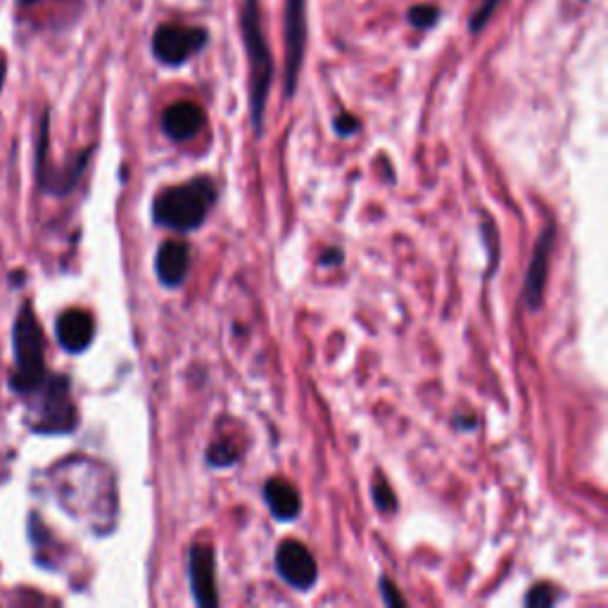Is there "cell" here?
<instances>
[{"mask_svg": "<svg viewBox=\"0 0 608 608\" xmlns=\"http://www.w3.org/2000/svg\"><path fill=\"white\" fill-rule=\"evenodd\" d=\"M219 188L209 176H198L181 186L164 188L152 200V221L176 233L198 231L205 224L212 207L217 205Z\"/></svg>", "mask_w": 608, "mask_h": 608, "instance_id": "1", "label": "cell"}, {"mask_svg": "<svg viewBox=\"0 0 608 608\" xmlns=\"http://www.w3.org/2000/svg\"><path fill=\"white\" fill-rule=\"evenodd\" d=\"M240 34H243L245 53L250 60V114L255 133L262 136L266 100H269L271 81H274V57L262 31L257 0H245L240 8Z\"/></svg>", "mask_w": 608, "mask_h": 608, "instance_id": "2", "label": "cell"}, {"mask_svg": "<svg viewBox=\"0 0 608 608\" xmlns=\"http://www.w3.org/2000/svg\"><path fill=\"white\" fill-rule=\"evenodd\" d=\"M15 369L10 373V388L22 395L41 390L46 383V338L34 314V307L27 302L17 316L15 333Z\"/></svg>", "mask_w": 608, "mask_h": 608, "instance_id": "3", "label": "cell"}, {"mask_svg": "<svg viewBox=\"0 0 608 608\" xmlns=\"http://www.w3.org/2000/svg\"><path fill=\"white\" fill-rule=\"evenodd\" d=\"M43 388V402L38 409V421L34 423L36 433L46 435H67L79 426V416L69 395V378L50 376Z\"/></svg>", "mask_w": 608, "mask_h": 608, "instance_id": "4", "label": "cell"}, {"mask_svg": "<svg viewBox=\"0 0 608 608\" xmlns=\"http://www.w3.org/2000/svg\"><path fill=\"white\" fill-rule=\"evenodd\" d=\"M285 95L293 98L300 81L304 53H307V0H285Z\"/></svg>", "mask_w": 608, "mask_h": 608, "instance_id": "5", "label": "cell"}, {"mask_svg": "<svg viewBox=\"0 0 608 608\" xmlns=\"http://www.w3.org/2000/svg\"><path fill=\"white\" fill-rule=\"evenodd\" d=\"M209 34L200 27H179V24H162L152 36V53L167 67H181L190 57L198 55L207 46Z\"/></svg>", "mask_w": 608, "mask_h": 608, "instance_id": "6", "label": "cell"}, {"mask_svg": "<svg viewBox=\"0 0 608 608\" xmlns=\"http://www.w3.org/2000/svg\"><path fill=\"white\" fill-rule=\"evenodd\" d=\"M276 570L283 582L297 592H309L319 582V566L314 554L297 540H285L276 549Z\"/></svg>", "mask_w": 608, "mask_h": 608, "instance_id": "7", "label": "cell"}, {"mask_svg": "<svg viewBox=\"0 0 608 608\" xmlns=\"http://www.w3.org/2000/svg\"><path fill=\"white\" fill-rule=\"evenodd\" d=\"M188 582L195 604L202 608H217V554L209 544H193L188 549Z\"/></svg>", "mask_w": 608, "mask_h": 608, "instance_id": "8", "label": "cell"}, {"mask_svg": "<svg viewBox=\"0 0 608 608\" xmlns=\"http://www.w3.org/2000/svg\"><path fill=\"white\" fill-rule=\"evenodd\" d=\"M554 240H556V228L549 224L542 231V236L537 238L535 250H532V259L525 271V283H523V300L525 307L530 312H540L542 300H544V285L549 278V259L554 252Z\"/></svg>", "mask_w": 608, "mask_h": 608, "instance_id": "9", "label": "cell"}, {"mask_svg": "<svg viewBox=\"0 0 608 608\" xmlns=\"http://www.w3.org/2000/svg\"><path fill=\"white\" fill-rule=\"evenodd\" d=\"M205 129V112L200 105L181 100V103L169 105L162 114V131L164 136L174 143H186Z\"/></svg>", "mask_w": 608, "mask_h": 608, "instance_id": "10", "label": "cell"}, {"mask_svg": "<svg viewBox=\"0 0 608 608\" xmlns=\"http://www.w3.org/2000/svg\"><path fill=\"white\" fill-rule=\"evenodd\" d=\"M157 278L164 288H181L190 274V247L179 240H167L155 257Z\"/></svg>", "mask_w": 608, "mask_h": 608, "instance_id": "11", "label": "cell"}, {"mask_svg": "<svg viewBox=\"0 0 608 608\" xmlns=\"http://www.w3.org/2000/svg\"><path fill=\"white\" fill-rule=\"evenodd\" d=\"M55 333L57 342H60L67 352H84L88 350V345H91L95 335L93 316L84 312V309H67V312L60 314V319H57Z\"/></svg>", "mask_w": 608, "mask_h": 608, "instance_id": "12", "label": "cell"}, {"mask_svg": "<svg viewBox=\"0 0 608 608\" xmlns=\"http://www.w3.org/2000/svg\"><path fill=\"white\" fill-rule=\"evenodd\" d=\"M264 502H266V506H269L271 516L281 523L295 521L302 511L300 494H297V490L288 483V480H281V478L266 480Z\"/></svg>", "mask_w": 608, "mask_h": 608, "instance_id": "13", "label": "cell"}, {"mask_svg": "<svg viewBox=\"0 0 608 608\" xmlns=\"http://www.w3.org/2000/svg\"><path fill=\"white\" fill-rule=\"evenodd\" d=\"M205 456H207V464L209 466L228 468V466H233L240 459V447L233 440H228V437H224V440L212 442V445L207 447Z\"/></svg>", "mask_w": 608, "mask_h": 608, "instance_id": "14", "label": "cell"}, {"mask_svg": "<svg viewBox=\"0 0 608 608\" xmlns=\"http://www.w3.org/2000/svg\"><path fill=\"white\" fill-rule=\"evenodd\" d=\"M371 494H373V504H376V509L380 513H392L397 509V497L383 473H376V478H373Z\"/></svg>", "mask_w": 608, "mask_h": 608, "instance_id": "15", "label": "cell"}, {"mask_svg": "<svg viewBox=\"0 0 608 608\" xmlns=\"http://www.w3.org/2000/svg\"><path fill=\"white\" fill-rule=\"evenodd\" d=\"M559 599H561V592L554 585H549V582H537L535 587L528 589L523 604L532 606V608H549V606H554Z\"/></svg>", "mask_w": 608, "mask_h": 608, "instance_id": "16", "label": "cell"}, {"mask_svg": "<svg viewBox=\"0 0 608 608\" xmlns=\"http://www.w3.org/2000/svg\"><path fill=\"white\" fill-rule=\"evenodd\" d=\"M407 19L414 29L428 31V29H433L437 24V19H440V10H437L435 5H414V8L409 10Z\"/></svg>", "mask_w": 608, "mask_h": 608, "instance_id": "17", "label": "cell"}, {"mask_svg": "<svg viewBox=\"0 0 608 608\" xmlns=\"http://www.w3.org/2000/svg\"><path fill=\"white\" fill-rule=\"evenodd\" d=\"M499 3H502V0H483V3L478 5V10L473 12L471 22H468V29H471V34H480V31L485 29V24L490 22L494 12H497Z\"/></svg>", "mask_w": 608, "mask_h": 608, "instance_id": "18", "label": "cell"}, {"mask_svg": "<svg viewBox=\"0 0 608 608\" xmlns=\"http://www.w3.org/2000/svg\"><path fill=\"white\" fill-rule=\"evenodd\" d=\"M333 129H335V133H338V136L350 138L361 129V122L350 112H340L338 117L333 119Z\"/></svg>", "mask_w": 608, "mask_h": 608, "instance_id": "19", "label": "cell"}, {"mask_svg": "<svg viewBox=\"0 0 608 608\" xmlns=\"http://www.w3.org/2000/svg\"><path fill=\"white\" fill-rule=\"evenodd\" d=\"M378 587H380V597H383V604L385 606H392V608L407 606V601L402 599V594H399V589L395 585H392L390 578H380Z\"/></svg>", "mask_w": 608, "mask_h": 608, "instance_id": "20", "label": "cell"}, {"mask_svg": "<svg viewBox=\"0 0 608 608\" xmlns=\"http://www.w3.org/2000/svg\"><path fill=\"white\" fill-rule=\"evenodd\" d=\"M342 259H345L342 250H338V247H328V250L321 255V266H338Z\"/></svg>", "mask_w": 608, "mask_h": 608, "instance_id": "21", "label": "cell"}, {"mask_svg": "<svg viewBox=\"0 0 608 608\" xmlns=\"http://www.w3.org/2000/svg\"><path fill=\"white\" fill-rule=\"evenodd\" d=\"M3 76H5V65H3V57H0V86H3Z\"/></svg>", "mask_w": 608, "mask_h": 608, "instance_id": "22", "label": "cell"}]
</instances>
